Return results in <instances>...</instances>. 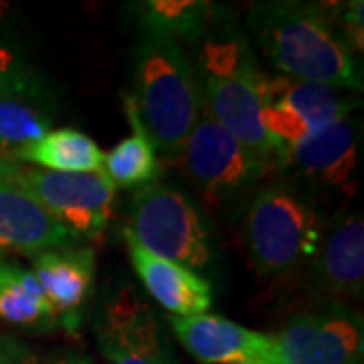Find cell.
Wrapping results in <instances>:
<instances>
[{"instance_id": "cell-1", "label": "cell", "mask_w": 364, "mask_h": 364, "mask_svg": "<svg viewBox=\"0 0 364 364\" xmlns=\"http://www.w3.org/2000/svg\"><path fill=\"white\" fill-rule=\"evenodd\" d=\"M336 9L308 2H261L251 9L249 26L263 55L286 77L360 90L363 79L354 53L334 25Z\"/></svg>"}, {"instance_id": "cell-2", "label": "cell", "mask_w": 364, "mask_h": 364, "mask_svg": "<svg viewBox=\"0 0 364 364\" xmlns=\"http://www.w3.org/2000/svg\"><path fill=\"white\" fill-rule=\"evenodd\" d=\"M126 112L166 158L178 160L186 138L203 112V91L186 53L178 43L146 37L136 51L134 93Z\"/></svg>"}, {"instance_id": "cell-3", "label": "cell", "mask_w": 364, "mask_h": 364, "mask_svg": "<svg viewBox=\"0 0 364 364\" xmlns=\"http://www.w3.org/2000/svg\"><path fill=\"white\" fill-rule=\"evenodd\" d=\"M198 81L203 105L265 168L275 166L282 148L263 128L265 85L255 55L243 39L219 37L200 47Z\"/></svg>"}, {"instance_id": "cell-4", "label": "cell", "mask_w": 364, "mask_h": 364, "mask_svg": "<svg viewBox=\"0 0 364 364\" xmlns=\"http://www.w3.org/2000/svg\"><path fill=\"white\" fill-rule=\"evenodd\" d=\"M318 217L301 196L277 184L255 196L247 215V245L259 275L289 273L318 251Z\"/></svg>"}, {"instance_id": "cell-5", "label": "cell", "mask_w": 364, "mask_h": 364, "mask_svg": "<svg viewBox=\"0 0 364 364\" xmlns=\"http://www.w3.org/2000/svg\"><path fill=\"white\" fill-rule=\"evenodd\" d=\"M126 231L160 259L178 263L191 272L208 269L213 253L203 219L193 203L168 184L152 182L138 188Z\"/></svg>"}, {"instance_id": "cell-6", "label": "cell", "mask_w": 364, "mask_h": 364, "mask_svg": "<svg viewBox=\"0 0 364 364\" xmlns=\"http://www.w3.org/2000/svg\"><path fill=\"white\" fill-rule=\"evenodd\" d=\"M6 176L77 237H95L112 219L116 186L100 172H53L13 164Z\"/></svg>"}, {"instance_id": "cell-7", "label": "cell", "mask_w": 364, "mask_h": 364, "mask_svg": "<svg viewBox=\"0 0 364 364\" xmlns=\"http://www.w3.org/2000/svg\"><path fill=\"white\" fill-rule=\"evenodd\" d=\"M178 160L196 191L213 205L243 195L267 170L208 114L205 105Z\"/></svg>"}, {"instance_id": "cell-8", "label": "cell", "mask_w": 364, "mask_h": 364, "mask_svg": "<svg viewBox=\"0 0 364 364\" xmlns=\"http://www.w3.org/2000/svg\"><path fill=\"white\" fill-rule=\"evenodd\" d=\"M273 340L279 364H352L363 358L360 320L338 306L294 316Z\"/></svg>"}, {"instance_id": "cell-9", "label": "cell", "mask_w": 364, "mask_h": 364, "mask_svg": "<svg viewBox=\"0 0 364 364\" xmlns=\"http://www.w3.org/2000/svg\"><path fill=\"white\" fill-rule=\"evenodd\" d=\"M95 336L109 364H176L156 314L132 287L107 301Z\"/></svg>"}, {"instance_id": "cell-10", "label": "cell", "mask_w": 364, "mask_h": 364, "mask_svg": "<svg viewBox=\"0 0 364 364\" xmlns=\"http://www.w3.org/2000/svg\"><path fill=\"white\" fill-rule=\"evenodd\" d=\"M182 346L205 364H279L273 336L221 316H170Z\"/></svg>"}, {"instance_id": "cell-11", "label": "cell", "mask_w": 364, "mask_h": 364, "mask_svg": "<svg viewBox=\"0 0 364 364\" xmlns=\"http://www.w3.org/2000/svg\"><path fill=\"white\" fill-rule=\"evenodd\" d=\"M79 237L6 174L0 178V253H41L77 245Z\"/></svg>"}, {"instance_id": "cell-12", "label": "cell", "mask_w": 364, "mask_h": 364, "mask_svg": "<svg viewBox=\"0 0 364 364\" xmlns=\"http://www.w3.org/2000/svg\"><path fill=\"white\" fill-rule=\"evenodd\" d=\"M358 124L346 117L332 126L310 132L282 150L279 162L316 182L338 186L350 178L358 164Z\"/></svg>"}, {"instance_id": "cell-13", "label": "cell", "mask_w": 364, "mask_h": 364, "mask_svg": "<svg viewBox=\"0 0 364 364\" xmlns=\"http://www.w3.org/2000/svg\"><path fill=\"white\" fill-rule=\"evenodd\" d=\"M124 239L134 272L138 273L146 291L172 316H200L213 306V289L207 279L178 263L148 253L126 229Z\"/></svg>"}, {"instance_id": "cell-14", "label": "cell", "mask_w": 364, "mask_h": 364, "mask_svg": "<svg viewBox=\"0 0 364 364\" xmlns=\"http://www.w3.org/2000/svg\"><path fill=\"white\" fill-rule=\"evenodd\" d=\"M316 259V284L330 296H360L364 282V221L338 215L328 227Z\"/></svg>"}, {"instance_id": "cell-15", "label": "cell", "mask_w": 364, "mask_h": 364, "mask_svg": "<svg viewBox=\"0 0 364 364\" xmlns=\"http://www.w3.org/2000/svg\"><path fill=\"white\" fill-rule=\"evenodd\" d=\"M93 251L77 245L35 257L33 273L63 326L75 328L79 324V310L90 298L93 286Z\"/></svg>"}, {"instance_id": "cell-16", "label": "cell", "mask_w": 364, "mask_h": 364, "mask_svg": "<svg viewBox=\"0 0 364 364\" xmlns=\"http://www.w3.org/2000/svg\"><path fill=\"white\" fill-rule=\"evenodd\" d=\"M267 102L291 109L312 132L346 119L354 109V100L340 93L338 87L286 75L267 77L265 104Z\"/></svg>"}, {"instance_id": "cell-17", "label": "cell", "mask_w": 364, "mask_h": 364, "mask_svg": "<svg viewBox=\"0 0 364 364\" xmlns=\"http://www.w3.org/2000/svg\"><path fill=\"white\" fill-rule=\"evenodd\" d=\"M51 119L33 97V85L0 93V160L18 164L31 146L49 134Z\"/></svg>"}, {"instance_id": "cell-18", "label": "cell", "mask_w": 364, "mask_h": 364, "mask_svg": "<svg viewBox=\"0 0 364 364\" xmlns=\"http://www.w3.org/2000/svg\"><path fill=\"white\" fill-rule=\"evenodd\" d=\"M0 320L25 328H53L57 314L35 273L0 259Z\"/></svg>"}, {"instance_id": "cell-19", "label": "cell", "mask_w": 364, "mask_h": 364, "mask_svg": "<svg viewBox=\"0 0 364 364\" xmlns=\"http://www.w3.org/2000/svg\"><path fill=\"white\" fill-rule=\"evenodd\" d=\"M23 162L53 172H100L104 168V152L87 134L61 128L49 130L39 142L31 146Z\"/></svg>"}, {"instance_id": "cell-20", "label": "cell", "mask_w": 364, "mask_h": 364, "mask_svg": "<svg viewBox=\"0 0 364 364\" xmlns=\"http://www.w3.org/2000/svg\"><path fill=\"white\" fill-rule=\"evenodd\" d=\"M213 4L205 0H148L140 9L146 37L178 43L196 39L210 23Z\"/></svg>"}, {"instance_id": "cell-21", "label": "cell", "mask_w": 364, "mask_h": 364, "mask_svg": "<svg viewBox=\"0 0 364 364\" xmlns=\"http://www.w3.org/2000/svg\"><path fill=\"white\" fill-rule=\"evenodd\" d=\"M134 134L117 144L104 156V172L114 186L142 188L160 176V162L152 142L138 126Z\"/></svg>"}, {"instance_id": "cell-22", "label": "cell", "mask_w": 364, "mask_h": 364, "mask_svg": "<svg viewBox=\"0 0 364 364\" xmlns=\"http://www.w3.org/2000/svg\"><path fill=\"white\" fill-rule=\"evenodd\" d=\"M0 364H93L85 354H57L41 358L14 340H0Z\"/></svg>"}, {"instance_id": "cell-23", "label": "cell", "mask_w": 364, "mask_h": 364, "mask_svg": "<svg viewBox=\"0 0 364 364\" xmlns=\"http://www.w3.org/2000/svg\"><path fill=\"white\" fill-rule=\"evenodd\" d=\"M338 31L344 43L350 47L352 53H363L364 45V21H363V2H348L342 9H336Z\"/></svg>"}, {"instance_id": "cell-24", "label": "cell", "mask_w": 364, "mask_h": 364, "mask_svg": "<svg viewBox=\"0 0 364 364\" xmlns=\"http://www.w3.org/2000/svg\"><path fill=\"white\" fill-rule=\"evenodd\" d=\"M33 85L31 73L11 49L0 45V93Z\"/></svg>"}, {"instance_id": "cell-25", "label": "cell", "mask_w": 364, "mask_h": 364, "mask_svg": "<svg viewBox=\"0 0 364 364\" xmlns=\"http://www.w3.org/2000/svg\"><path fill=\"white\" fill-rule=\"evenodd\" d=\"M11 166H13V164H6V162H2V160H0V178H2V176L9 172V168H11Z\"/></svg>"}, {"instance_id": "cell-26", "label": "cell", "mask_w": 364, "mask_h": 364, "mask_svg": "<svg viewBox=\"0 0 364 364\" xmlns=\"http://www.w3.org/2000/svg\"><path fill=\"white\" fill-rule=\"evenodd\" d=\"M6 11H9V4H6V2H0V18L4 16V13H6Z\"/></svg>"}, {"instance_id": "cell-27", "label": "cell", "mask_w": 364, "mask_h": 364, "mask_svg": "<svg viewBox=\"0 0 364 364\" xmlns=\"http://www.w3.org/2000/svg\"><path fill=\"white\" fill-rule=\"evenodd\" d=\"M352 364H363V358H358V360H354Z\"/></svg>"}]
</instances>
